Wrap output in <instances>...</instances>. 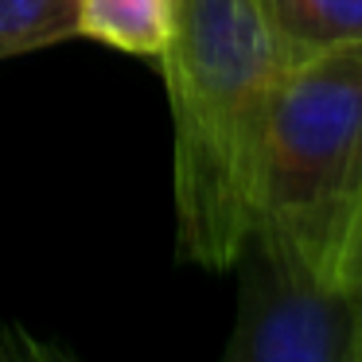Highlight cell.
<instances>
[{
	"label": "cell",
	"mask_w": 362,
	"mask_h": 362,
	"mask_svg": "<svg viewBox=\"0 0 362 362\" xmlns=\"http://www.w3.org/2000/svg\"><path fill=\"white\" fill-rule=\"evenodd\" d=\"M238 315L218 362H354L351 323L331 281L253 238L238 261Z\"/></svg>",
	"instance_id": "3957f363"
},
{
	"label": "cell",
	"mask_w": 362,
	"mask_h": 362,
	"mask_svg": "<svg viewBox=\"0 0 362 362\" xmlns=\"http://www.w3.org/2000/svg\"><path fill=\"white\" fill-rule=\"evenodd\" d=\"M335 288H339V296H343L346 323H351V354H354V362H362V214L351 230L343 261H339Z\"/></svg>",
	"instance_id": "52a82bcc"
},
{
	"label": "cell",
	"mask_w": 362,
	"mask_h": 362,
	"mask_svg": "<svg viewBox=\"0 0 362 362\" xmlns=\"http://www.w3.org/2000/svg\"><path fill=\"white\" fill-rule=\"evenodd\" d=\"M261 8L288 59L362 40V0H261Z\"/></svg>",
	"instance_id": "5b68a950"
},
{
	"label": "cell",
	"mask_w": 362,
	"mask_h": 362,
	"mask_svg": "<svg viewBox=\"0 0 362 362\" xmlns=\"http://www.w3.org/2000/svg\"><path fill=\"white\" fill-rule=\"evenodd\" d=\"M362 214V40L284 63L261 160L257 234L335 284Z\"/></svg>",
	"instance_id": "7a4b0ae2"
},
{
	"label": "cell",
	"mask_w": 362,
	"mask_h": 362,
	"mask_svg": "<svg viewBox=\"0 0 362 362\" xmlns=\"http://www.w3.org/2000/svg\"><path fill=\"white\" fill-rule=\"evenodd\" d=\"M0 351H4V362H78L71 351H63L55 343H43V339L28 335L24 327L0 331Z\"/></svg>",
	"instance_id": "ba28073f"
},
{
	"label": "cell",
	"mask_w": 362,
	"mask_h": 362,
	"mask_svg": "<svg viewBox=\"0 0 362 362\" xmlns=\"http://www.w3.org/2000/svg\"><path fill=\"white\" fill-rule=\"evenodd\" d=\"M0 362H4V351H0Z\"/></svg>",
	"instance_id": "9c48e42d"
},
{
	"label": "cell",
	"mask_w": 362,
	"mask_h": 362,
	"mask_svg": "<svg viewBox=\"0 0 362 362\" xmlns=\"http://www.w3.org/2000/svg\"><path fill=\"white\" fill-rule=\"evenodd\" d=\"M78 40V0H0V59Z\"/></svg>",
	"instance_id": "8992f818"
},
{
	"label": "cell",
	"mask_w": 362,
	"mask_h": 362,
	"mask_svg": "<svg viewBox=\"0 0 362 362\" xmlns=\"http://www.w3.org/2000/svg\"><path fill=\"white\" fill-rule=\"evenodd\" d=\"M284 63L261 0H175L160 66L175 133V230L191 265L226 273L257 234L261 160Z\"/></svg>",
	"instance_id": "6da1fadb"
},
{
	"label": "cell",
	"mask_w": 362,
	"mask_h": 362,
	"mask_svg": "<svg viewBox=\"0 0 362 362\" xmlns=\"http://www.w3.org/2000/svg\"><path fill=\"white\" fill-rule=\"evenodd\" d=\"M175 32V0H78V40L160 59Z\"/></svg>",
	"instance_id": "277c9868"
}]
</instances>
